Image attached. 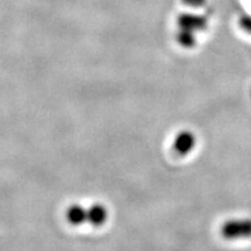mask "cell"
Returning a JSON list of instances; mask_svg holds the SVG:
<instances>
[{
	"mask_svg": "<svg viewBox=\"0 0 251 251\" xmlns=\"http://www.w3.org/2000/svg\"><path fill=\"white\" fill-rule=\"evenodd\" d=\"M221 233L228 240L251 236V221H229L221 229Z\"/></svg>",
	"mask_w": 251,
	"mask_h": 251,
	"instance_id": "cell-1",
	"label": "cell"
},
{
	"mask_svg": "<svg viewBox=\"0 0 251 251\" xmlns=\"http://www.w3.org/2000/svg\"><path fill=\"white\" fill-rule=\"evenodd\" d=\"M178 25L180 28L188 29L191 31L201 30L206 27L207 20L203 17H198L192 14H183L178 19Z\"/></svg>",
	"mask_w": 251,
	"mask_h": 251,
	"instance_id": "cell-3",
	"label": "cell"
},
{
	"mask_svg": "<svg viewBox=\"0 0 251 251\" xmlns=\"http://www.w3.org/2000/svg\"><path fill=\"white\" fill-rule=\"evenodd\" d=\"M67 216L71 225L80 226L87 221V209L80 205H72L68 209Z\"/></svg>",
	"mask_w": 251,
	"mask_h": 251,
	"instance_id": "cell-5",
	"label": "cell"
},
{
	"mask_svg": "<svg viewBox=\"0 0 251 251\" xmlns=\"http://www.w3.org/2000/svg\"><path fill=\"white\" fill-rule=\"evenodd\" d=\"M107 209H106L105 206L100 205V203H96V205L91 206L87 209V221L92 226H94V227H99V226H102L105 224L106 220H107Z\"/></svg>",
	"mask_w": 251,
	"mask_h": 251,
	"instance_id": "cell-4",
	"label": "cell"
},
{
	"mask_svg": "<svg viewBox=\"0 0 251 251\" xmlns=\"http://www.w3.org/2000/svg\"><path fill=\"white\" fill-rule=\"evenodd\" d=\"M194 31H191L188 29H184L180 28L179 33L177 34V40L181 46L185 48H192L196 43V37H194Z\"/></svg>",
	"mask_w": 251,
	"mask_h": 251,
	"instance_id": "cell-6",
	"label": "cell"
},
{
	"mask_svg": "<svg viewBox=\"0 0 251 251\" xmlns=\"http://www.w3.org/2000/svg\"><path fill=\"white\" fill-rule=\"evenodd\" d=\"M194 144H196V139H194L193 134L190 131H183L175 139L174 149L176 152L181 156L187 155L188 152L192 151Z\"/></svg>",
	"mask_w": 251,
	"mask_h": 251,
	"instance_id": "cell-2",
	"label": "cell"
},
{
	"mask_svg": "<svg viewBox=\"0 0 251 251\" xmlns=\"http://www.w3.org/2000/svg\"><path fill=\"white\" fill-rule=\"evenodd\" d=\"M184 2L191 6H200L203 4V0H184Z\"/></svg>",
	"mask_w": 251,
	"mask_h": 251,
	"instance_id": "cell-7",
	"label": "cell"
}]
</instances>
